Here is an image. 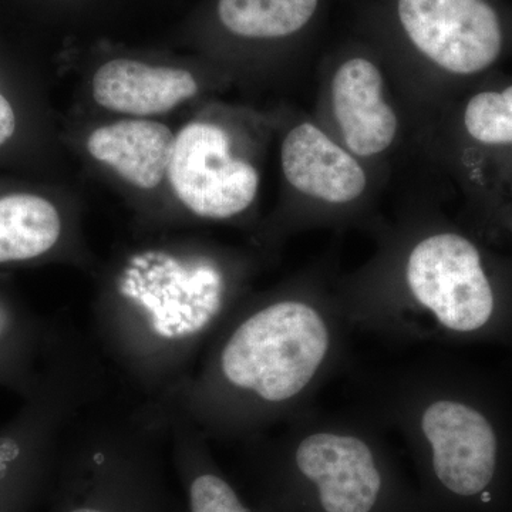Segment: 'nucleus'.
Listing matches in <instances>:
<instances>
[{"label": "nucleus", "instance_id": "4", "mask_svg": "<svg viewBox=\"0 0 512 512\" xmlns=\"http://www.w3.org/2000/svg\"><path fill=\"white\" fill-rule=\"evenodd\" d=\"M402 282L414 308L451 332H474L493 316L494 292L480 252L457 232L434 229L414 241Z\"/></svg>", "mask_w": 512, "mask_h": 512}, {"label": "nucleus", "instance_id": "7", "mask_svg": "<svg viewBox=\"0 0 512 512\" xmlns=\"http://www.w3.org/2000/svg\"><path fill=\"white\" fill-rule=\"evenodd\" d=\"M295 476L313 491L320 512H375L384 491L375 448L355 433L313 430L291 450Z\"/></svg>", "mask_w": 512, "mask_h": 512}, {"label": "nucleus", "instance_id": "14", "mask_svg": "<svg viewBox=\"0 0 512 512\" xmlns=\"http://www.w3.org/2000/svg\"><path fill=\"white\" fill-rule=\"evenodd\" d=\"M63 218L52 201L36 194L0 197V264L33 261L59 245Z\"/></svg>", "mask_w": 512, "mask_h": 512}, {"label": "nucleus", "instance_id": "6", "mask_svg": "<svg viewBox=\"0 0 512 512\" xmlns=\"http://www.w3.org/2000/svg\"><path fill=\"white\" fill-rule=\"evenodd\" d=\"M404 35L434 69L473 76L503 50V28L485 0H397Z\"/></svg>", "mask_w": 512, "mask_h": 512}, {"label": "nucleus", "instance_id": "11", "mask_svg": "<svg viewBox=\"0 0 512 512\" xmlns=\"http://www.w3.org/2000/svg\"><path fill=\"white\" fill-rule=\"evenodd\" d=\"M194 74L181 67L136 59L111 57L93 74V99L103 109L131 119L168 113L197 96Z\"/></svg>", "mask_w": 512, "mask_h": 512}, {"label": "nucleus", "instance_id": "2", "mask_svg": "<svg viewBox=\"0 0 512 512\" xmlns=\"http://www.w3.org/2000/svg\"><path fill=\"white\" fill-rule=\"evenodd\" d=\"M228 279L210 259L148 252L130 259L97 336L121 372L153 402L177 389L228 322Z\"/></svg>", "mask_w": 512, "mask_h": 512}, {"label": "nucleus", "instance_id": "17", "mask_svg": "<svg viewBox=\"0 0 512 512\" xmlns=\"http://www.w3.org/2000/svg\"><path fill=\"white\" fill-rule=\"evenodd\" d=\"M16 127H18V117L15 109L8 97L0 92V147L5 146L13 137Z\"/></svg>", "mask_w": 512, "mask_h": 512}, {"label": "nucleus", "instance_id": "9", "mask_svg": "<svg viewBox=\"0 0 512 512\" xmlns=\"http://www.w3.org/2000/svg\"><path fill=\"white\" fill-rule=\"evenodd\" d=\"M419 429L437 481L460 497L483 493L497 467V436L490 421L466 403L437 399L424 406Z\"/></svg>", "mask_w": 512, "mask_h": 512}, {"label": "nucleus", "instance_id": "15", "mask_svg": "<svg viewBox=\"0 0 512 512\" xmlns=\"http://www.w3.org/2000/svg\"><path fill=\"white\" fill-rule=\"evenodd\" d=\"M174 460L183 478L187 512H252L212 463L205 437L181 421L168 424Z\"/></svg>", "mask_w": 512, "mask_h": 512}, {"label": "nucleus", "instance_id": "1", "mask_svg": "<svg viewBox=\"0 0 512 512\" xmlns=\"http://www.w3.org/2000/svg\"><path fill=\"white\" fill-rule=\"evenodd\" d=\"M333 349V329L306 296L271 299L229 318L184 382L150 409L165 426L228 436L288 410L308 393Z\"/></svg>", "mask_w": 512, "mask_h": 512}, {"label": "nucleus", "instance_id": "16", "mask_svg": "<svg viewBox=\"0 0 512 512\" xmlns=\"http://www.w3.org/2000/svg\"><path fill=\"white\" fill-rule=\"evenodd\" d=\"M468 137L485 146L512 144V86L471 97L463 113Z\"/></svg>", "mask_w": 512, "mask_h": 512}, {"label": "nucleus", "instance_id": "8", "mask_svg": "<svg viewBox=\"0 0 512 512\" xmlns=\"http://www.w3.org/2000/svg\"><path fill=\"white\" fill-rule=\"evenodd\" d=\"M325 100L333 136L363 163L379 160L396 146L402 130L399 113L386 76L369 57L340 62L326 82Z\"/></svg>", "mask_w": 512, "mask_h": 512}, {"label": "nucleus", "instance_id": "3", "mask_svg": "<svg viewBox=\"0 0 512 512\" xmlns=\"http://www.w3.org/2000/svg\"><path fill=\"white\" fill-rule=\"evenodd\" d=\"M157 420H99L76 426L73 490L63 512H165L154 436Z\"/></svg>", "mask_w": 512, "mask_h": 512}, {"label": "nucleus", "instance_id": "13", "mask_svg": "<svg viewBox=\"0 0 512 512\" xmlns=\"http://www.w3.org/2000/svg\"><path fill=\"white\" fill-rule=\"evenodd\" d=\"M319 0H214L212 25L241 42H281L302 32Z\"/></svg>", "mask_w": 512, "mask_h": 512}, {"label": "nucleus", "instance_id": "10", "mask_svg": "<svg viewBox=\"0 0 512 512\" xmlns=\"http://www.w3.org/2000/svg\"><path fill=\"white\" fill-rule=\"evenodd\" d=\"M281 167L293 190L323 207H349L369 190L365 163L313 121L295 124L285 134Z\"/></svg>", "mask_w": 512, "mask_h": 512}, {"label": "nucleus", "instance_id": "5", "mask_svg": "<svg viewBox=\"0 0 512 512\" xmlns=\"http://www.w3.org/2000/svg\"><path fill=\"white\" fill-rule=\"evenodd\" d=\"M167 178L178 201L208 221L247 212L261 183L255 165L232 150L227 131L208 121H194L175 134Z\"/></svg>", "mask_w": 512, "mask_h": 512}, {"label": "nucleus", "instance_id": "12", "mask_svg": "<svg viewBox=\"0 0 512 512\" xmlns=\"http://www.w3.org/2000/svg\"><path fill=\"white\" fill-rule=\"evenodd\" d=\"M174 141L165 124L128 117L93 130L87 151L138 190H154L167 178Z\"/></svg>", "mask_w": 512, "mask_h": 512}, {"label": "nucleus", "instance_id": "18", "mask_svg": "<svg viewBox=\"0 0 512 512\" xmlns=\"http://www.w3.org/2000/svg\"><path fill=\"white\" fill-rule=\"evenodd\" d=\"M13 322L15 318H13L12 309L9 308L8 303L0 299V346L12 332Z\"/></svg>", "mask_w": 512, "mask_h": 512}]
</instances>
